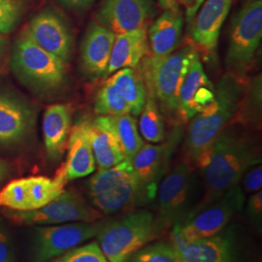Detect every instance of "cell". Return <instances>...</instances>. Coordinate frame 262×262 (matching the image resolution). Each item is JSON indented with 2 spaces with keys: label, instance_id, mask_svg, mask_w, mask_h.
<instances>
[{
  "label": "cell",
  "instance_id": "15",
  "mask_svg": "<svg viewBox=\"0 0 262 262\" xmlns=\"http://www.w3.org/2000/svg\"><path fill=\"white\" fill-rule=\"evenodd\" d=\"M184 19L180 11L165 10L150 26L149 52L143 58L142 71L149 70L170 56L181 45Z\"/></svg>",
  "mask_w": 262,
  "mask_h": 262
},
{
  "label": "cell",
  "instance_id": "5",
  "mask_svg": "<svg viewBox=\"0 0 262 262\" xmlns=\"http://www.w3.org/2000/svg\"><path fill=\"white\" fill-rule=\"evenodd\" d=\"M197 56L196 48L186 44L152 68L142 71L148 94L155 96L160 104L159 108L167 115H179L181 89Z\"/></svg>",
  "mask_w": 262,
  "mask_h": 262
},
{
  "label": "cell",
  "instance_id": "12",
  "mask_svg": "<svg viewBox=\"0 0 262 262\" xmlns=\"http://www.w3.org/2000/svg\"><path fill=\"white\" fill-rule=\"evenodd\" d=\"M193 186V167L187 160L180 161L157 189L159 213L163 220L174 222L181 219L188 206Z\"/></svg>",
  "mask_w": 262,
  "mask_h": 262
},
{
  "label": "cell",
  "instance_id": "10",
  "mask_svg": "<svg viewBox=\"0 0 262 262\" xmlns=\"http://www.w3.org/2000/svg\"><path fill=\"white\" fill-rule=\"evenodd\" d=\"M10 219L25 225H56L70 223H94L102 217V213L89 206L84 198L75 191H63L60 195L37 210L15 211Z\"/></svg>",
  "mask_w": 262,
  "mask_h": 262
},
{
  "label": "cell",
  "instance_id": "28",
  "mask_svg": "<svg viewBox=\"0 0 262 262\" xmlns=\"http://www.w3.org/2000/svg\"><path fill=\"white\" fill-rule=\"evenodd\" d=\"M261 84V75H258L245 86L243 97L232 122L241 124H258L260 122Z\"/></svg>",
  "mask_w": 262,
  "mask_h": 262
},
{
  "label": "cell",
  "instance_id": "39",
  "mask_svg": "<svg viewBox=\"0 0 262 262\" xmlns=\"http://www.w3.org/2000/svg\"><path fill=\"white\" fill-rule=\"evenodd\" d=\"M204 2H205V0H195L193 6H192L190 9L187 10V20H188L189 23H191L192 19H194V17H195V15H196L198 10L201 8V5H202Z\"/></svg>",
  "mask_w": 262,
  "mask_h": 262
},
{
  "label": "cell",
  "instance_id": "24",
  "mask_svg": "<svg viewBox=\"0 0 262 262\" xmlns=\"http://www.w3.org/2000/svg\"><path fill=\"white\" fill-rule=\"evenodd\" d=\"M173 245L180 262H229L228 243L216 235Z\"/></svg>",
  "mask_w": 262,
  "mask_h": 262
},
{
  "label": "cell",
  "instance_id": "31",
  "mask_svg": "<svg viewBox=\"0 0 262 262\" xmlns=\"http://www.w3.org/2000/svg\"><path fill=\"white\" fill-rule=\"evenodd\" d=\"M0 206L12 211H28L27 179L14 180L0 190Z\"/></svg>",
  "mask_w": 262,
  "mask_h": 262
},
{
  "label": "cell",
  "instance_id": "23",
  "mask_svg": "<svg viewBox=\"0 0 262 262\" xmlns=\"http://www.w3.org/2000/svg\"><path fill=\"white\" fill-rule=\"evenodd\" d=\"M71 126V111L66 104L49 106L43 116V137L48 156L58 159L66 150Z\"/></svg>",
  "mask_w": 262,
  "mask_h": 262
},
{
  "label": "cell",
  "instance_id": "13",
  "mask_svg": "<svg viewBox=\"0 0 262 262\" xmlns=\"http://www.w3.org/2000/svg\"><path fill=\"white\" fill-rule=\"evenodd\" d=\"M154 15L152 0H104L96 19L115 35H120L147 28Z\"/></svg>",
  "mask_w": 262,
  "mask_h": 262
},
{
  "label": "cell",
  "instance_id": "21",
  "mask_svg": "<svg viewBox=\"0 0 262 262\" xmlns=\"http://www.w3.org/2000/svg\"><path fill=\"white\" fill-rule=\"evenodd\" d=\"M89 136L98 169L112 167L124 160L121 145L108 116L88 121Z\"/></svg>",
  "mask_w": 262,
  "mask_h": 262
},
{
  "label": "cell",
  "instance_id": "20",
  "mask_svg": "<svg viewBox=\"0 0 262 262\" xmlns=\"http://www.w3.org/2000/svg\"><path fill=\"white\" fill-rule=\"evenodd\" d=\"M88 121H79L70 132L67 142L68 155L62 165L67 182L84 178L95 171L96 163L89 136Z\"/></svg>",
  "mask_w": 262,
  "mask_h": 262
},
{
  "label": "cell",
  "instance_id": "8",
  "mask_svg": "<svg viewBox=\"0 0 262 262\" xmlns=\"http://www.w3.org/2000/svg\"><path fill=\"white\" fill-rule=\"evenodd\" d=\"M245 194L239 185L227 190L215 202L187 215L173 229V244L209 238L225 228L232 216L243 208Z\"/></svg>",
  "mask_w": 262,
  "mask_h": 262
},
{
  "label": "cell",
  "instance_id": "40",
  "mask_svg": "<svg viewBox=\"0 0 262 262\" xmlns=\"http://www.w3.org/2000/svg\"><path fill=\"white\" fill-rule=\"evenodd\" d=\"M159 2L164 10L179 11L178 0H159Z\"/></svg>",
  "mask_w": 262,
  "mask_h": 262
},
{
  "label": "cell",
  "instance_id": "2",
  "mask_svg": "<svg viewBox=\"0 0 262 262\" xmlns=\"http://www.w3.org/2000/svg\"><path fill=\"white\" fill-rule=\"evenodd\" d=\"M245 86L243 77L226 73L215 88L213 102L190 120L185 150L192 167L198 166L216 137L233 121Z\"/></svg>",
  "mask_w": 262,
  "mask_h": 262
},
{
  "label": "cell",
  "instance_id": "17",
  "mask_svg": "<svg viewBox=\"0 0 262 262\" xmlns=\"http://www.w3.org/2000/svg\"><path fill=\"white\" fill-rule=\"evenodd\" d=\"M215 86L206 75L199 56L191 62L187 77L181 89L179 116L184 121H190L195 115L212 103Z\"/></svg>",
  "mask_w": 262,
  "mask_h": 262
},
{
  "label": "cell",
  "instance_id": "19",
  "mask_svg": "<svg viewBox=\"0 0 262 262\" xmlns=\"http://www.w3.org/2000/svg\"><path fill=\"white\" fill-rule=\"evenodd\" d=\"M33 112L28 104L15 95L0 91V143L21 140L30 130Z\"/></svg>",
  "mask_w": 262,
  "mask_h": 262
},
{
  "label": "cell",
  "instance_id": "42",
  "mask_svg": "<svg viewBox=\"0 0 262 262\" xmlns=\"http://www.w3.org/2000/svg\"><path fill=\"white\" fill-rule=\"evenodd\" d=\"M178 1H180L183 5H185L187 7V10L190 9L195 2V0H178Z\"/></svg>",
  "mask_w": 262,
  "mask_h": 262
},
{
  "label": "cell",
  "instance_id": "44",
  "mask_svg": "<svg viewBox=\"0 0 262 262\" xmlns=\"http://www.w3.org/2000/svg\"><path fill=\"white\" fill-rule=\"evenodd\" d=\"M249 1H253V0H247V2H249Z\"/></svg>",
  "mask_w": 262,
  "mask_h": 262
},
{
  "label": "cell",
  "instance_id": "35",
  "mask_svg": "<svg viewBox=\"0 0 262 262\" xmlns=\"http://www.w3.org/2000/svg\"><path fill=\"white\" fill-rule=\"evenodd\" d=\"M0 262H16L13 238L6 224L0 219Z\"/></svg>",
  "mask_w": 262,
  "mask_h": 262
},
{
  "label": "cell",
  "instance_id": "1",
  "mask_svg": "<svg viewBox=\"0 0 262 262\" xmlns=\"http://www.w3.org/2000/svg\"><path fill=\"white\" fill-rule=\"evenodd\" d=\"M260 163V152L253 138L234 123L216 137L197 167L201 169L205 194L191 212L209 206L227 190L239 185L244 174Z\"/></svg>",
  "mask_w": 262,
  "mask_h": 262
},
{
  "label": "cell",
  "instance_id": "4",
  "mask_svg": "<svg viewBox=\"0 0 262 262\" xmlns=\"http://www.w3.org/2000/svg\"><path fill=\"white\" fill-rule=\"evenodd\" d=\"M159 230L155 215L141 210L102 225L98 245L109 262H126L156 237Z\"/></svg>",
  "mask_w": 262,
  "mask_h": 262
},
{
  "label": "cell",
  "instance_id": "26",
  "mask_svg": "<svg viewBox=\"0 0 262 262\" xmlns=\"http://www.w3.org/2000/svg\"><path fill=\"white\" fill-rule=\"evenodd\" d=\"M27 179L28 211L37 210L47 205L64 191L67 183L63 166L59 169L54 179L43 176Z\"/></svg>",
  "mask_w": 262,
  "mask_h": 262
},
{
  "label": "cell",
  "instance_id": "7",
  "mask_svg": "<svg viewBox=\"0 0 262 262\" xmlns=\"http://www.w3.org/2000/svg\"><path fill=\"white\" fill-rule=\"evenodd\" d=\"M262 39V0L247 2L236 14L225 57L228 73L243 77L250 69Z\"/></svg>",
  "mask_w": 262,
  "mask_h": 262
},
{
  "label": "cell",
  "instance_id": "32",
  "mask_svg": "<svg viewBox=\"0 0 262 262\" xmlns=\"http://www.w3.org/2000/svg\"><path fill=\"white\" fill-rule=\"evenodd\" d=\"M130 262H180V259L173 244L160 242L140 249Z\"/></svg>",
  "mask_w": 262,
  "mask_h": 262
},
{
  "label": "cell",
  "instance_id": "18",
  "mask_svg": "<svg viewBox=\"0 0 262 262\" xmlns=\"http://www.w3.org/2000/svg\"><path fill=\"white\" fill-rule=\"evenodd\" d=\"M115 38L111 30L97 21L89 26L81 47L82 66L89 77L96 79L105 76Z\"/></svg>",
  "mask_w": 262,
  "mask_h": 262
},
{
  "label": "cell",
  "instance_id": "27",
  "mask_svg": "<svg viewBox=\"0 0 262 262\" xmlns=\"http://www.w3.org/2000/svg\"><path fill=\"white\" fill-rule=\"evenodd\" d=\"M109 118L113 129L121 145L124 159L130 161L145 144L138 130L137 122L131 114Z\"/></svg>",
  "mask_w": 262,
  "mask_h": 262
},
{
  "label": "cell",
  "instance_id": "37",
  "mask_svg": "<svg viewBox=\"0 0 262 262\" xmlns=\"http://www.w3.org/2000/svg\"><path fill=\"white\" fill-rule=\"evenodd\" d=\"M248 213L255 222L261 221L262 215V191L258 190L254 192L252 196L249 199L248 203Z\"/></svg>",
  "mask_w": 262,
  "mask_h": 262
},
{
  "label": "cell",
  "instance_id": "33",
  "mask_svg": "<svg viewBox=\"0 0 262 262\" xmlns=\"http://www.w3.org/2000/svg\"><path fill=\"white\" fill-rule=\"evenodd\" d=\"M27 0H0V33H10L19 25Z\"/></svg>",
  "mask_w": 262,
  "mask_h": 262
},
{
  "label": "cell",
  "instance_id": "43",
  "mask_svg": "<svg viewBox=\"0 0 262 262\" xmlns=\"http://www.w3.org/2000/svg\"><path fill=\"white\" fill-rule=\"evenodd\" d=\"M5 44H6L5 38L0 35V56H1V54L3 53V50H4V48H5Z\"/></svg>",
  "mask_w": 262,
  "mask_h": 262
},
{
  "label": "cell",
  "instance_id": "25",
  "mask_svg": "<svg viewBox=\"0 0 262 262\" xmlns=\"http://www.w3.org/2000/svg\"><path fill=\"white\" fill-rule=\"evenodd\" d=\"M109 80L128 104L131 115L139 116L148 95L143 75L133 68H122L110 75Z\"/></svg>",
  "mask_w": 262,
  "mask_h": 262
},
{
  "label": "cell",
  "instance_id": "36",
  "mask_svg": "<svg viewBox=\"0 0 262 262\" xmlns=\"http://www.w3.org/2000/svg\"><path fill=\"white\" fill-rule=\"evenodd\" d=\"M244 190L249 193H254L261 189L262 168L260 165H254L249 169L243 176Z\"/></svg>",
  "mask_w": 262,
  "mask_h": 262
},
{
  "label": "cell",
  "instance_id": "22",
  "mask_svg": "<svg viewBox=\"0 0 262 262\" xmlns=\"http://www.w3.org/2000/svg\"><path fill=\"white\" fill-rule=\"evenodd\" d=\"M148 52L147 28L116 35L105 76L112 75L122 68H136Z\"/></svg>",
  "mask_w": 262,
  "mask_h": 262
},
{
  "label": "cell",
  "instance_id": "41",
  "mask_svg": "<svg viewBox=\"0 0 262 262\" xmlns=\"http://www.w3.org/2000/svg\"><path fill=\"white\" fill-rule=\"evenodd\" d=\"M7 171H8V166H7L6 162L3 161L2 159H0V183L6 177Z\"/></svg>",
  "mask_w": 262,
  "mask_h": 262
},
{
  "label": "cell",
  "instance_id": "16",
  "mask_svg": "<svg viewBox=\"0 0 262 262\" xmlns=\"http://www.w3.org/2000/svg\"><path fill=\"white\" fill-rule=\"evenodd\" d=\"M233 0H205L198 10L191 28V38L198 49L213 56L216 51L221 29Z\"/></svg>",
  "mask_w": 262,
  "mask_h": 262
},
{
  "label": "cell",
  "instance_id": "38",
  "mask_svg": "<svg viewBox=\"0 0 262 262\" xmlns=\"http://www.w3.org/2000/svg\"><path fill=\"white\" fill-rule=\"evenodd\" d=\"M61 5L69 9L83 10L89 8L94 0H57Z\"/></svg>",
  "mask_w": 262,
  "mask_h": 262
},
{
  "label": "cell",
  "instance_id": "30",
  "mask_svg": "<svg viewBox=\"0 0 262 262\" xmlns=\"http://www.w3.org/2000/svg\"><path fill=\"white\" fill-rule=\"evenodd\" d=\"M94 112L99 116L115 117L131 114L130 108L119 90L108 79L95 97Z\"/></svg>",
  "mask_w": 262,
  "mask_h": 262
},
{
  "label": "cell",
  "instance_id": "3",
  "mask_svg": "<svg viewBox=\"0 0 262 262\" xmlns=\"http://www.w3.org/2000/svg\"><path fill=\"white\" fill-rule=\"evenodd\" d=\"M89 194L96 210L111 215L149 198L129 160L112 167L98 169L89 182Z\"/></svg>",
  "mask_w": 262,
  "mask_h": 262
},
{
  "label": "cell",
  "instance_id": "6",
  "mask_svg": "<svg viewBox=\"0 0 262 262\" xmlns=\"http://www.w3.org/2000/svg\"><path fill=\"white\" fill-rule=\"evenodd\" d=\"M12 61L16 73L40 90H56L66 80V61L38 46L26 30L14 46Z\"/></svg>",
  "mask_w": 262,
  "mask_h": 262
},
{
  "label": "cell",
  "instance_id": "14",
  "mask_svg": "<svg viewBox=\"0 0 262 262\" xmlns=\"http://www.w3.org/2000/svg\"><path fill=\"white\" fill-rule=\"evenodd\" d=\"M38 46L68 61L72 52L70 29L56 12L45 10L35 15L25 29Z\"/></svg>",
  "mask_w": 262,
  "mask_h": 262
},
{
  "label": "cell",
  "instance_id": "11",
  "mask_svg": "<svg viewBox=\"0 0 262 262\" xmlns=\"http://www.w3.org/2000/svg\"><path fill=\"white\" fill-rule=\"evenodd\" d=\"M183 129L178 125L162 144H144L131 159V164L146 188L149 198L157 194L158 183L166 174L171 158L182 139Z\"/></svg>",
  "mask_w": 262,
  "mask_h": 262
},
{
  "label": "cell",
  "instance_id": "34",
  "mask_svg": "<svg viewBox=\"0 0 262 262\" xmlns=\"http://www.w3.org/2000/svg\"><path fill=\"white\" fill-rule=\"evenodd\" d=\"M54 262H109L97 242L76 247Z\"/></svg>",
  "mask_w": 262,
  "mask_h": 262
},
{
  "label": "cell",
  "instance_id": "9",
  "mask_svg": "<svg viewBox=\"0 0 262 262\" xmlns=\"http://www.w3.org/2000/svg\"><path fill=\"white\" fill-rule=\"evenodd\" d=\"M102 223H70L63 225H41L33 229L31 262H47L86 242L98 234Z\"/></svg>",
  "mask_w": 262,
  "mask_h": 262
},
{
  "label": "cell",
  "instance_id": "29",
  "mask_svg": "<svg viewBox=\"0 0 262 262\" xmlns=\"http://www.w3.org/2000/svg\"><path fill=\"white\" fill-rule=\"evenodd\" d=\"M139 131L150 143L157 144L165 138V126L159 103L152 94H148L145 105L140 113Z\"/></svg>",
  "mask_w": 262,
  "mask_h": 262
}]
</instances>
